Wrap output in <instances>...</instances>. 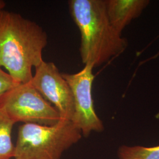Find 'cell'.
Wrapping results in <instances>:
<instances>
[{
    "mask_svg": "<svg viewBox=\"0 0 159 159\" xmlns=\"http://www.w3.org/2000/svg\"><path fill=\"white\" fill-rule=\"evenodd\" d=\"M35 68L31 84L56 108L61 120L71 121L74 113L73 96L56 64L43 61Z\"/></svg>",
    "mask_w": 159,
    "mask_h": 159,
    "instance_id": "8992f818",
    "label": "cell"
},
{
    "mask_svg": "<svg viewBox=\"0 0 159 159\" xmlns=\"http://www.w3.org/2000/svg\"><path fill=\"white\" fill-rule=\"evenodd\" d=\"M0 107L15 122L53 125L61 120L56 108L30 82L17 84L2 97Z\"/></svg>",
    "mask_w": 159,
    "mask_h": 159,
    "instance_id": "277c9868",
    "label": "cell"
},
{
    "mask_svg": "<svg viewBox=\"0 0 159 159\" xmlns=\"http://www.w3.org/2000/svg\"><path fill=\"white\" fill-rule=\"evenodd\" d=\"M149 2L148 0H106L109 20L116 30L121 34L123 29L142 14Z\"/></svg>",
    "mask_w": 159,
    "mask_h": 159,
    "instance_id": "52a82bcc",
    "label": "cell"
},
{
    "mask_svg": "<svg viewBox=\"0 0 159 159\" xmlns=\"http://www.w3.org/2000/svg\"><path fill=\"white\" fill-rule=\"evenodd\" d=\"M16 85L11 75L0 67V102L6 93Z\"/></svg>",
    "mask_w": 159,
    "mask_h": 159,
    "instance_id": "30bf717a",
    "label": "cell"
},
{
    "mask_svg": "<svg viewBox=\"0 0 159 159\" xmlns=\"http://www.w3.org/2000/svg\"><path fill=\"white\" fill-rule=\"evenodd\" d=\"M47 43V33L38 24L16 12L0 11V67L17 84L31 81L33 68L44 61Z\"/></svg>",
    "mask_w": 159,
    "mask_h": 159,
    "instance_id": "6da1fadb",
    "label": "cell"
},
{
    "mask_svg": "<svg viewBox=\"0 0 159 159\" xmlns=\"http://www.w3.org/2000/svg\"><path fill=\"white\" fill-rule=\"evenodd\" d=\"M68 4L81 34L80 52L84 65L100 66L125 50L127 40L110 23L106 1L70 0Z\"/></svg>",
    "mask_w": 159,
    "mask_h": 159,
    "instance_id": "7a4b0ae2",
    "label": "cell"
},
{
    "mask_svg": "<svg viewBox=\"0 0 159 159\" xmlns=\"http://www.w3.org/2000/svg\"><path fill=\"white\" fill-rule=\"evenodd\" d=\"M15 122L0 107V159L14 157L15 146L12 142V131Z\"/></svg>",
    "mask_w": 159,
    "mask_h": 159,
    "instance_id": "ba28073f",
    "label": "cell"
},
{
    "mask_svg": "<svg viewBox=\"0 0 159 159\" xmlns=\"http://www.w3.org/2000/svg\"><path fill=\"white\" fill-rule=\"evenodd\" d=\"M6 4L5 1L0 0V11L3 10V9L4 8L5 6H6Z\"/></svg>",
    "mask_w": 159,
    "mask_h": 159,
    "instance_id": "8fae6325",
    "label": "cell"
},
{
    "mask_svg": "<svg viewBox=\"0 0 159 159\" xmlns=\"http://www.w3.org/2000/svg\"><path fill=\"white\" fill-rule=\"evenodd\" d=\"M81 137L71 121L60 120L53 125L24 123L18 129L14 158L61 159L63 153Z\"/></svg>",
    "mask_w": 159,
    "mask_h": 159,
    "instance_id": "3957f363",
    "label": "cell"
},
{
    "mask_svg": "<svg viewBox=\"0 0 159 159\" xmlns=\"http://www.w3.org/2000/svg\"><path fill=\"white\" fill-rule=\"evenodd\" d=\"M93 68L91 64H87L77 73H62L73 96L74 113L71 121L84 137L89 136L92 131L104 130L102 121L96 113L92 96Z\"/></svg>",
    "mask_w": 159,
    "mask_h": 159,
    "instance_id": "5b68a950",
    "label": "cell"
},
{
    "mask_svg": "<svg viewBox=\"0 0 159 159\" xmlns=\"http://www.w3.org/2000/svg\"><path fill=\"white\" fill-rule=\"evenodd\" d=\"M118 154L120 159H159V146L153 148L123 146Z\"/></svg>",
    "mask_w": 159,
    "mask_h": 159,
    "instance_id": "9c48e42d",
    "label": "cell"
}]
</instances>
